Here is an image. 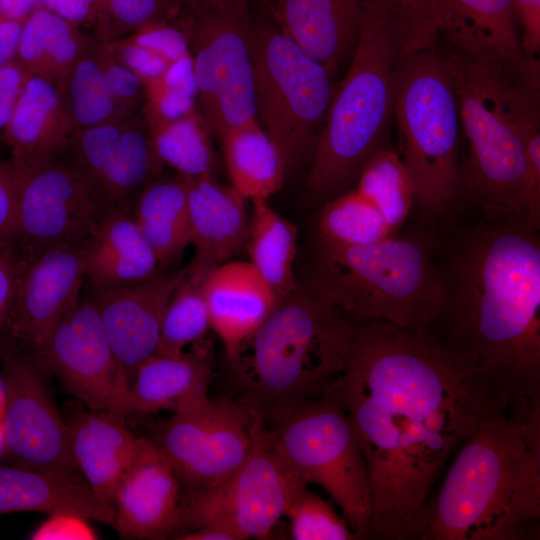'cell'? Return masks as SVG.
Segmentation results:
<instances>
[{"label":"cell","mask_w":540,"mask_h":540,"mask_svg":"<svg viewBox=\"0 0 540 540\" xmlns=\"http://www.w3.org/2000/svg\"><path fill=\"white\" fill-rule=\"evenodd\" d=\"M30 74L16 60L0 68V132L3 133L16 108Z\"/></svg>","instance_id":"obj_49"},{"label":"cell","mask_w":540,"mask_h":540,"mask_svg":"<svg viewBox=\"0 0 540 540\" xmlns=\"http://www.w3.org/2000/svg\"><path fill=\"white\" fill-rule=\"evenodd\" d=\"M71 512L114 528V507L75 478L13 464L0 466V514Z\"/></svg>","instance_id":"obj_29"},{"label":"cell","mask_w":540,"mask_h":540,"mask_svg":"<svg viewBox=\"0 0 540 540\" xmlns=\"http://www.w3.org/2000/svg\"><path fill=\"white\" fill-rule=\"evenodd\" d=\"M261 425L233 397L208 396L174 411L152 439L179 478L181 491L212 487L227 478L252 450Z\"/></svg>","instance_id":"obj_13"},{"label":"cell","mask_w":540,"mask_h":540,"mask_svg":"<svg viewBox=\"0 0 540 540\" xmlns=\"http://www.w3.org/2000/svg\"><path fill=\"white\" fill-rule=\"evenodd\" d=\"M232 187L245 199L267 200L286 175L279 151L260 126L228 133L220 141Z\"/></svg>","instance_id":"obj_33"},{"label":"cell","mask_w":540,"mask_h":540,"mask_svg":"<svg viewBox=\"0 0 540 540\" xmlns=\"http://www.w3.org/2000/svg\"><path fill=\"white\" fill-rule=\"evenodd\" d=\"M528 221L483 214L442 264L445 343L492 404L540 410V240Z\"/></svg>","instance_id":"obj_2"},{"label":"cell","mask_w":540,"mask_h":540,"mask_svg":"<svg viewBox=\"0 0 540 540\" xmlns=\"http://www.w3.org/2000/svg\"><path fill=\"white\" fill-rule=\"evenodd\" d=\"M181 490L178 476L156 443L140 437L114 495V529L124 539L175 538Z\"/></svg>","instance_id":"obj_20"},{"label":"cell","mask_w":540,"mask_h":540,"mask_svg":"<svg viewBox=\"0 0 540 540\" xmlns=\"http://www.w3.org/2000/svg\"><path fill=\"white\" fill-rule=\"evenodd\" d=\"M46 369L89 410L118 417L130 385L90 297L80 296L57 325L47 346Z\"/></svg>","instance_id":"obj_18"},{"label":"cell","mask_w":540,"mask_h":540,"mask_svg":"<svg viewBox=\"0 0 540 540\" xmlns=\"http://www.w3.org/2000/svg\"><path fill=\"white\" fill-rule=\"evenodd\" d=\"M205 298L211 328L226 356L250 336L278 305L277 299L251 262L227 261L208 275Z\"/></svg>","instance_id":"obj_25"},{"label":"cell","mask_w":540,"mask_h":540,"mask_svg":"<svg viewBox=\"0 0 540 540\" xmlns=\"http://www.w3.org/2000/svg\"><path fill=\"white\" fill-rule=\"evenodd\" d=\"M215 267L194 260L187 266L184 279L166 307L156 354L180 353L204 340L211 328L204 287Z\"/></svg>","instance_id":"obj_35"},{"label":"cell","mask_w":540,"mask_h":540,"mask_svg":"<svg viewBox=\"0 0 540 540\" xmlns=\"http://www.w3.org/2000/svg\"><path fill=\"white\" fill-rule=\"evenodd\" d=\"M122 32L137 29L163 18L160 0H105Z\"/></svg>","instance_id":"obj_46"},{"label":"cell","mask_w":540,"mask_h":540,"mask_svg":"<svg viewBox=\"0 0 540 540\" xmlns=\"http://www.w3.org/2000/svg\"><path fill=\"white\" fill-rule=\"evenodd\" d=\"M83 246H59L24 258L13 305L0 328V336L45 371L49 340L81 296Z\"/></svg>","instance_id":"obj_17"},{"label":"cell","mask_w":540,"mask_h":540,"mask_svg":"<svg viewBox=\"0 0 540 540\" xmlns=\"http://www.w3.org/2000/svg\"><path fill=\"white\" fill-rule=\"evenodd\" d=\"M246 1L249 2L250 5L253 7H256V6L260 7L266 4L269 0H246Z\"/></svg>","instance_id":"obj_58"},{"label":"cell","mask_w":540,"mask_h":540,"mask_svg":"<svg viewBox=\"0 0 540 540\" xmlns=\"http://www.w3.org/2000/svg\"><path fill=\"white\" fill-rule=\"evenodd\" d=\"M4 399H5L4 384H3V379L0 378V417H2Z\"/></svg>","instance_id":"obj_57"},{"label":"cell","mask_w":540,"mask_h":540,"mask_svg":"<svg viewBox=\"0 0 540 540\" xmlns=\"http://www.w3.org/2000/svg\"><path fill=\"white\" fill-rule=\"evenodd\" d=\"M83 273L91 287H111L148 279L159 261L130 209L108 210L83 246Z\"/></svg>","instance_id":"obj_28"},{"label":"cell","mask_w":540,"mask_h":540,"mask_svg":"<svg viewBox=\"0 0 540 540\" xmlns=\"http://www.w3.org/2000/svg\"><path fill=\"white\" fill-rule=\"evenodd\" d=\"M71 455L90 489L113 506L116 489L138 447L122 418L103 411L76 409L64 418Z\"/></svg>","instance_id":"obj_24"},{"label":"cell","mask_w":540,"mask_h":540,"mask_svg":"<svg viewBox=\"0 0 540 540\" xmlns=\"http://www.w3.org/2000/svg\"><path fill=\"white\" fill-rule=\"evenodd\" d=\"M89 37L51 11L38 8L23 23L15 59L30 75L42 76L61 90Z\"/></svg>","instance_id":"obj_31"},{"label":"cell","mask_w":540,"mask_h":540,"mask_svg":"<svg viewBox=\"0 0 540 540\" xmlns=\"http://www.w3.org/2000/svg\"><path fill=\"white\" fill-rule=\"evenodd\" d=\"M176 539L180 540H237L228 530L218 526H204L185 532Z\"/></svg>","instance_id":"obj_54"},{"label":"cell","mask_w":540,"mask_h":540,"mask_svg":"<svg viewBox=\"0 0 540 540\" xmlns=\"http://www.w3.org/2000/svg\"><path fill=\"white\" fill-rule=\"evenodd\" d=\"M539 522L540 413L492 408L455 452L414 539H538Z\"/></svg>","instance_id":"obj_3"},{"label":"cell","mask_w":540,"mask_h":540,"mask_svg":"<svg viewBox=\"0 0 540 540\" xmlns=\"http://www.w3.org/2000/svg\"><path fill=\"white\" fill-rule=\"evenodd\" d=\"M438 48L454 84L467 145L461 188L483 214L529 222L526 143L540 134L539 61L510 66L447 44Z\"/></svg>","instance_id":"obj_4"},{"label":"cell","mask_w":540,"mask_h":540,"mask_svg":"<svg viewBox=\"0 0 540 540\" xmlns=\"http://www.w3.org/2000/svg\"><path fill=\"white\" fill-rule=\"evenodd\" d=\"M18 171L9 159H0V241L11 240L17 210Z\"/></svg>","instance_id":"obj_48"},{"label":"cell","mask_w":540,"mask_h":540,"mask_svg":"<svg viewBox=\"0 0 540 540\" xmlns=\"http://www.w3.org/2000/svg\"><path fill=\"white\" fill-rule=\"evenodd\" d=\"M213 371L211 345L202 340L176 354H153L135 370L118 417L173 411L207 396Z\"/></svg>","instance_id":"obj_22"},{"label":"cell","mask_w":540,"mask_h":540,"mask_svg":"<svg viewBox=\"0 0 540 540\" xmlns=\"http://www.w3.org/2000/svg\"><path fill=\"white\" fill-rule=\"evenodd\" d=\"M5 399V452L16 465L64 474L77 470L64 417L58 411L45 371L0 336Z\"/></svg>","instance_id":"obj_15"},{"label":"cell","mask_w":540,"mask_h":540,"mask_svg":"<svg viewBox=\"0 0 540 540\" xmlns=\"http://www.w3.org/2000/svg\"><path fill=\"white\" fill-rule=\"evenodd\" d=\"M270 432L277 451L296 474L332 497L357 539L368 537L373 499L367 467L342 409L320 397Z\"/></svg>","instance_id":"obj_11"},{"label":"cell","mask_w":540,"mask_h":540,"mask_svg":"<svg viewBox=\"0 0 540 540\" xmlns=\"http://www.w3.org/2000/svg\"><path fill=\"white\" fill-rule=\"evenodd\" d=\"M305 486L261 426L252 450L227 478L206 489L181 491L175 539L210 525L225 528L237 540L266 539Z\"/></svg>","instance_id":"obj_12"},{"label":"cell","mask_w":540,"mask_h":540,"mask_svg":"<svg viewBox=\"0 0 540 540\" xmlns=\"http://www.w3.org/2000/svg\"><path fill=\"white\" fill-rule=\"evenodd\" d=\"M252 202L246 240L250 262L271 288L279 305L298 286L293 272L297 229L274 211L267 200Z\"/></svg>","instance_id":"obj_32"},{"label":"cell","mask_w":540,"mask_h":540,"mask_svg":"<svg viewBox=\"0 0 540 540\" xmlns=\"http://www.w3.org/2000/svg\"><path fill=\"white\" fill-rule=\"evenodd\" d=\"M23 23L0 17V68L16 58Z\"/></svg>","instance_id":"obj_52"},{"label":"cell","mask_w":540,"mask_h":540,"mask_svg":"<svg viewBox=\"0 0 540 540\" xmlns=\"http://www.w3.org/2000/svg\"><path fill=\"white\" fill-rule=\"evenodd\" d=\"M403 55L392 23L367 3L350 67L334 91L311 155L306 188L312 196L325 198L344 190L386 147Z\"/></svg>","instance_id":"obj_7"},{"label":"cell","mask_w":540,"mask_h":540,"mask_svg":"<svg viewBox=\"0 0 540 540\" xmlns=\"http://www.w3.org/2000/svg\"><path fill=\"white\" fill-rule=\"evenodd\" d=\"M75 132L61 90L52 81L30 75L3 131L16 165L60 158Z\"/></svg>","instance_id":"obj_26"},{"label":"cell","mask_w":540,"mask_h":540,"mask_svg":"<svg viewBox=\"0 0 540 540\" xmlns=\"http://www.w3.org/2000/svg\"><path fill=\"white\" fill-rule=\"evenodd\" d=\"M320 241L355 246L394 234L381 212L356 189L330 200L318 219Z\"/></svg>","instance_id":"obj_38"},{"label":"cell","mask_w":540,"mask_h":540,"mask_svg":"<svg viewBox=\"0 0 540 540\" xmlns=\"http://www.w3.org/2000/svg\"><path fill=\"white\" fill-rule=\"evenodd\" d=\"M295 540L357 539L344 516L319 495L302 488L289 503L285 515Z\"/></svg>","instance_id":"obj_40"},{"label":"cell","mask_w":540,"mask_h":540,"mask_svg":"<svg viewBox=\"0 0 540 540\" xmlns=\"http://www.w3.org/2000/svg\"><path fill=\"white\" fill-rule=\"evenodd\" d=\"M15 166L18 200L10 241L21 256L84 245L108 210L60 158Z\"/></svg>","instance_id":"obj_14"},{"label":"cell","mask_w":540,"mask_h":540,"mask_svg":"<svg viewBox=\"0 0 540 540\" xmlns=\"http://www.w3.org/2000/svg\"><path fill=\"white\" fill-rule=\"evenodd\" d=\"M394 120L415 201L431 217L446 214L461 190L460 119L454 84L436 41L402 56Z\"/></svg>","instance_id":"obj_8"},{"label":"cell","mask_w":540,"mask_h":540,"mask_svg":"<svg viewBox=\"0 0 540 540\" xmlns=\"http://www.w3.org/2000/svg\"><path fill=\"white\" fill-rule=\"evenodd\" d=\"M101 60L109 90L118 105L129 116L142 112L146 102L142 80L111 55L104 41L101 45Z\"/></svg>","instance_id":"obj_42"},{"label":"cell","mask_w":540,"mask_h":540,"mask_svg":"<svg viewBox=\"0 0 540 540\" xmlns=\"http://www.w3.org/2000/svg\"><path fill=\"white\" fill-rule=\"evenodd\" d=\"M186 272L187 267L142 281L92 287L90 298L130 386L136 368L156 352L166 307Z\"/></svg>","instance_id":"obj_19"},{"label":"cell","mask_w":540,"mask_h":540,"mask_svg":"<svg viewBox=\"0 0 540 540\" xmlns=\"http://www.w3.org/2000/svg\"><path fill=\"white\" fill-rule=\"evenodd\" d=\"M149 129L158 157L178 175H214L218 159L211 130L197 108L178 119L149 125Z\"/></svg>","instance_id":"obj_36"},{"label":"cell","mask_w":540,"mask_h":540,"mask_svg":"<svg viewBox=\"0 0 540 540\" xmlns=\"http://www.w3.org/2000/svg\"><path fill=\"white\" fill-rule=\"evenodd\" d=\"M42 0H0V17L25 21V19L37 10Z\"/></svg>","instance_id":"obj_53"},{"label":"cell","mask_w":540,"mask_h":540,"mask_svg":"<svg viewBox=\"0 0 540 540\" xmlns=\"http://www.w3.org/2000/svg\"><path fill=\"white\" fill-rule=\"evenodd\" d=\"M366 5L367 0H269L258 8L334 76L354 52Z\"/></svg>","instance_id":"obj_21"},{"label":"cell","mask_w":540,"mask_h":540,"mask_svg":"<svg viewBox=\"0 0 540 540\" xmlns=\"http://www.w3.org/2000/svg\"><path fill=\"white\" fill-rule=\"evenodd\" d=\"M522 26L521 45L525 54L536 57L540 51V0H513Z\"/></svg>","instance_id":"obj_50"},{"label":"cell","mask_w":540,"mask_h":540,"mask_svg":"<svg viewBox=\"0 0 540 540\" xmlns=\"http://www.w3.org/2000/svg\"><path fill=\"white\" fill-rule=\"evenodd\" d=\"M61 160L107 210L130 209L165 166L143 112L77 130Z\"/></svg>","instance_id":"obj_16"},{"label":"cell","mask_w":540,"mask_h":540,"mask_svg":"<svg viewBox=\"0 0 540 540\" xmlns=\"http://www.w3.org/2000/svg\"><path fill=\"white\" fill-rule=\"evenodd\" d=\"M322 397L361 448L373 513L368 536L414 539L450 457L496 408L431 326L355 324L342 371Z\"/></svg>","instance_id":"obj_1"},{"label":"cell","mask_w":540,"mask_h":540,"mask_svg":"<svg viewBox=\"0 0 540 540\" xmlns=\"http://www.w3.org/2000/svg\"><path fill=\"white\" fill-rule=\"evenodd\" d=\"M101 45L100 39L89 37L61 89L75 132L129 117L109 90L102 67Z\"/></svg>","instance_id":"obj_34"},{"label":"cell","mask_w":540,"mask_h":540,"mask_svg":"<svg viewBox=\"0 0 540 540\" xmlns=\"http://www.w3.org/2000/svg\"><path fill=\"white\" fill-rule=\"evenodd\" d=\"M133 218L160 266L191 244L186 178L157 177L138 194Z\"/></svg>","instance_id":"obj_30"},{"label":"cell","mask_w":540,"mask_h":540,"mask_svg":"<svg viewBox=\"0 0 540 540\" xmlns=\"http://www.w3.org/2000/svg\"><path fill=\"white\" fill-rule=\"evenodd\" d=\"M186 178L194 261L218 266L246 244L249 219L245 198L214 175Z\"/></svg>","instance_id":"obj_27"},{"label":"cell","mask_w":540,"mask_h":540,"mask_svg":"<svg viewBox=\"0 0 540 540\" xmlns=\"http://www.w3.org/2000/svg\"><path fill=\"white\" fill-rule=\"evenodd\" d=\"M104 43L111 55L135 73L143 83L161 77L170 65L157 53L132 42L127 37Z\"/></svg>","instance_id":"obj_44"},{"label":"cell","mask_w":540,"mask_h":540,"mask_svg":"<svg viewBox=\"0 0 540 540\" xmlns=\"http://www.w3.org/2000/svg\"><path fill=\"white\" fill-rule=\"evenodd\" d=\"M440 249L422 229L365 245L320 241L308 281L354 324L432 326L445 304Z\"/></svg>","instance_id":"obj_6"},{"label":"cell","mask_w":540,"mask_h":540,"mask_svg":"<svg viewBox=\"0 0 540 540\" xmlns=\"http://www.w3.org/2000/svg\"><path fill=\"white\" fill-rule=\"evenodd\" d=\"M393 24L404 54L429 47L439 35L438 0H367Z\"/></svg>","instance_id":"obj_41"},{"label":"cell","mask_w":540,"mask_h":540,"mask_svg":"<svg viewBox=\"0 0 540 540\" xmlns=\"http://www.w3.org/2000/svg\"><path fill=\"white\" fill-rule=\"evenodd\" d=\"M99 0H42L47 10L77 25L91 19Z\"/></svg>","instance_id":"obj_51"},{"label":"cell","mask_w":540,"mask_h":540,"mask_svg":"<svg viewBox=\"0 0 540 540\" xmlns=\"http://www.w3.org/2000/svg\"><path fill=\"white\" fill-rule=\"evenodd\" d=\"M24 258L9 240L0 241V328L13 305Z\"/></svg>","instance_id":"obj_47"},{"label":"cell","mask_w":540,"mask_h":540,"mask_svg":"<svg viewBox=\"0 0 540 540\" xmlns=\"http://www.w3.org/2000/svg\"><path fill=\"white\" fill-rule=\"evenodd\" d=\"M439 35L473 57L520 65L528 57L513 0H438Z\"/></svg>","instance_id":"obj_23"},{"label":"cell","mask_w":540,"mask_h":540,"mask_svg":"<svg viewBox=\"0 0 540 540\" xmlns=\"http://www.w3.org/2000/svg\"><path fill=\"white\" fill-rule=\"evenodd\" d=\"M30 535L34 540H93L97 534L87 518L71 512L48 514Z\"/></svg>","instance_id":"obj_45"},{"label":"cell","mask_w":540,"mask_h":540,"mask_svg":"<svg viewBox=\"0 0 540 540\" xmlns=\"http://www.w3.org/2000/svg\"><path fill=\"white\" fill-rule=\"evenodd\" d=\"M132 42L145 47L167 60L170 64L188 55L187 37L179 25L163 20L149 23L127 36Z\"/></svg>","instance_id":"obj_43"},{"label":"cell","mask_w":540,"mask_h":540,"mask_svg":"<svg viewBox=\"0 0 540 540\" xmlns=\"http://www.w3.org/2000/svg\"><path fill=\"white\" fill-rule=\"evenodd\" d=\"M162 5L165 6V1L166 0H160ZM171 1H174V0H171ZM175 1H178L179 3L180 2H185L187 7H188V11H191L192 9H194L202 0H175Z\"/></svg>","instance_id":"obj_55"},{"label":"cell","mask_w":540,"mask_h":540,"mask_svg":"<svg viewBox=\"0 0 540 540\" xmlns=\"http://www.w3.org/2000/svg\"><path fill=\"white\" fill-rule=\"evenodd\" d=\"M144 86L146 102L142 112L148 125L178 119L197 108L198 88L191 54L171 63L161 77Z\"/></svg>","instance_id":"obj_39"},{"label":"cell","mask_w":540,"mask_h":540,"mask_svg":"<svg viewBox=\"0 0 540 540\" xmlns=\"http://www.w3.org/2000/svg\"><path fill=\"white\" fill-rule=\"evenodd\" d=\"M354 328L309 281L298 285L226 356L231 397L274 430L324 395L344 367Z\"/></svg>","instance_id":"obj_5"},{"label":"cell","mask_w":540,"mask_h":540,"mask_svg":"<svg viewBox=\"0 0 540 540\" xmlns=\"http://www.w3.org/2000/svg\"><path fill=\"white\" fill-rule=\"evenodd\" d=\"M356 190L376 206L394 233L405 223L415 201L408 169L399 154L387 146L365 164Z\"/></svg>","instance_id":"obj_37"},{"label":"cell","mask_w":540,"mask_h":540,"mask_svg":"<svg viewBox=\"0 0 540 540\" xmlns=\"http://www.w3.org/2000/svg\"><path fill=\"white\" fill-rule=\"evenodd\" d=\"M249 45L256 117L287 173L312 155L335 91L333 75L262 9L252 8Z\"/></svg>","instance_id":"obj_9"},{"label":"cell","mask_w":540,"mask_h":540,"mask_svg":"<svg viewBox=\"0 0 540 540\" xmlns=\"http://www.w3.org/2000/svg\"><path fill=\"white\" fill-rule=\"evenodd\" d=\"M5 441H4V433H3V427H2V417H0V456L5 455Z\"/></svg>","instance_id":"obj_56"},{"label":"cell","mask_w":540,"mask_h":540,"mask_svg":"<svg viewBox=\"0 0 540 540\" xmlns=\"http://www.w3.org/2000/svg\"><path fill=\"white\" fill-rule=\"evenodd\" d=\"M251 13L246 0H202L179 25L188 40L201 114L219 143L230 132L260 126L249 45Z\"/></svg>","instance_id":"obj_10"}]
</instances>
